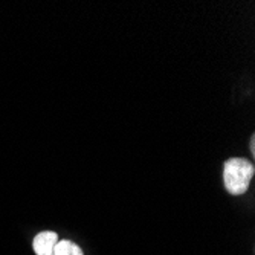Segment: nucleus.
<instances>
[{
	"instance_id": "obj_3",
	"label": "nucleus",
	"mask_w": 255,
	"mask_h": 255,
	"mask_svg": "<svg viewBox=\"0 0 255 255\" xmlns=\"http://www.w3.org/2000/svg\"><path fill=\"white\" fill-rule=\"evenodd\" d=\"M54 255H84L83 249L71 240H58L54 248Z\"/></svg>"
},
{
	"instance_id": "obj_2",
	"label": "nucleus",
	"mask_w": 255,
	"mask_h": 255,
	"mask_svg": "<svg viewBox=\"0 0 255 255\" xmlns=\"http://www.w3.org/2000/svg\"><path fill=\"white\" fill-rule=\"evenodd\" d=\"M60 237L54 231H41L32 240V249L35 255H54V248Z\"/></svg>"
},
{
	"instance_id": "obj_4",
	"label": "nucleus",
	"mask_w": 255,
	"mask_h": 255,
	"mask_svg": "<svg viewBox=\"0 0 255 255\" xmlns=\"http://www.w3.org/2000/svg\"><path fill=\"white\" fill-rule=\"evenodd\" d=\"M254 139H255V136L252 134V136H251V141H249V147H251V153H252V154H255V148H254Z\"/></svg>"
},
{
	"instance_id": "obj_1",
	"label": "nucleus",
	"mask_w": 255,
	"mask_h": 255,
	"mask_svg": "<svg viewBox=\"0 0 255 255\" xmlns=\"http://www.w3.org/2000/svg\"><path fill=\"white\" fill-rule=\"evenodd\" d=\"M255 174V167L245 157H231L223 164L225 190L233 196H242L249 190V183Z\"/></svg>"
}]
</instances>
